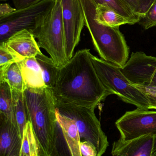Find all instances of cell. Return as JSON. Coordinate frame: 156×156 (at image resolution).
Here are the masks:
<instances>
[{"label":"cell","instance_id":"1","mask_svg":"<svg viewBox=\"0 0 156 156\" xmlns=\"http://www.w3.org/2000/svg\"><path fill=\"white\" fill-rule=\"evenodd\" d=\"M89 49L78 50L59 69L53 89L57 101L95 109L113 94L98 76Z\"/></svg>","mask_w":156,"mask_h":156},{"label":"cell","instance_id":"2","mask_svg":"<svg viewBox=\"0 0 156 156\" xmlns=\"http://www.w3.org/2000/svg\"><path fill=\"white\" fill-rule=\"evenodd\" d=\"M29 121L41 147L42 156H51L56 147L57 99L52 89L24 91Z\"/></svg>","mask_w":156,"mask_h":156},{"label":"cell","instance_id":"3","mask_svg":"<svg viewBox=\"0 0 156 156\" xmlns=\"http://www.w3.org/2000/svg\"><path fill=\"white\" fill-rule=\"evenodd\" d=\"M85 18V26L93 45L103 60L122 68L128 61L129 48L119 27L99 23L95 19L97 4L94 0H80Z\"/></svg>","mask_w":156,"mask_h":156},{"label":"cell","instance_id":"4","mask_svg":"<svg viewBox=\"0 0 156 156\" xmlns=\"http://www.w3.org/2000/svg\"><path fill=\"white\" fill-rule=\"evenodd\" d=\"M31 32L39 47L47 52L58 67L67 63L60 0H55L53 7L42 16Z\"/></svg>","mask_w":156,"mask_h":156},{"label":"cell","instance_id":"5","mask_svg":"<svg viewBox=\"0 0 156 156\" xmlns=\"http://www.w3.org/2000/svg\"><path fill=\"white\" fill-rule=\"evenodd\" d=\"M91 59L98 76L104 87L126 103L137 108L149 110L150 104L145 94L124 75L121 68L92 55Z\"/></svg>","mask_w":156,"mask_h":156},{"label":"cell","instance_id":"6","mask_svg":"<svg viewBox=\"0 0 156 156\" xmlns=\"http://www.w3.org/2000/svg\"><path fill=\"white\" fill-rule=\"evenodd\" d=\"M57 107L61 114L75 121L81 140L90 142L96 147L98 156L103 155L109 146V142L95 115V108L57 101Z\"/></svg>","mask_w":156,"mask_h":156},{"label":"cell","instance_id":"7","mask_svg":"<svg viewBox=\"0 0 156 156\" xmlns=\"http://www.w3.org/2000/svg\"><path fill=\"white\" fill-rule=\"evenodd\" d=\"M55 0H42L26 8L16 9L0 18V43L24 29L32 31L43 15L52 8Z\"/></svg>","mask_w":156,"mask_h":156},{"label":"cell","instance_id":"8","mask_svg":"<svg viewBox=\"0 0 156 156\" xmlns=\"http://www.w3.org/2000/svg\"><path fill=\"white\" fill-rule=\"evenodd\" d=\"M124 140H130L145 135L156 136V111L137 108L126 112L115 122Z\"/></svg>","mask_w":156,"mask_h":156},{"label":"cell","instance_id":"9","mask_svg":"<svg viewBox=\"0 0 156 156\" xmlns=\"http://www.w3.org/2000/svg\"><path fill=\"white\" fill-rule=\"evenodd\" d=\"M67 61L80 41L85 18L80 0H60Z\"/></svg>","mask_w":156,"mask_h":156},{"label":"cell","instance_id":"10","mask_svg":"<svg viewBox=\"0 0 156 156\" xmlns=\"http://www.w3.org/2000/svg\"><path fill=\"white\" fill-rule=\"evenodd\" d=\"M121 69L134 85L156 88V57L143 52L132 53Z\"/></svg>","mask_w":156,"mask_h":156},{"label":"cell","instance_id":"11","mask_svg":"<svg viewBox=\"0 0 156 156\" xmlns=\"http://www.w3.org/2000/svg\"><path fill=\"white\" fill-rule=\"evenodd\" d=\"M154 136L145 135L130 140L120 138L114 142L112 156H152Z\"/></svg>","mask_w":156,"mask_h":156},{"label":"cell","instance_id":"12","mask_svg":"<svg viewBox=\"0 0 156 156\" xmlns=\"http://www.w3.org/2000/svg\"><path fill=\"white\" fill-rule=\"evenodd\" d=\"M4 42L23 59L42 54L34 36L27 29L16 32Z\"/></svg>","mask_w":156,"mask_h":156},{"label":"cell","instance_id":"13","mask_svg":"<svg viewBox=\"0 0 156 156\" xmlns=\"http://www.w3.org/2000/svg\"><path fill=\"white\" fill-rule=\"evenodd\" d=\"M22 137L17 126L0 117V156H19Z\"/></svg>","mask_w":156,"mask_h":156},{"label":"cell","instance_id":"14","mask_svg":"<svg viewBox=\"0 0 156 156\" xmlns=\"http://www.w3.org/2000/svg\"><path fill=\"white\" fill-rule=\"evenodd\" d=\"M56 117L71 156H82L81 151L80 136L75 121L61 114L58 109Z\"/></svg>","mask_w":156,"mask_h":156},{"label":"cell","instance_id":"15","mask_svg":"<svg viewBox=\"0 0 156 156\" xmlns=\"http://www.w3.org/2000/svg\"><path fill=\"white\" fill-rule=\"evenodd\" d=\"M18 63L25 90L44 89L47 87L43 80L41 68L36 58H25Z\"/></svg>","mask_w":156,"mask_h":156},{"label":"cell","instance_id":"16","mask_svg":"<svg viewBox=\"0 0 156 156\" xmlns=\"http://www.w3.org/2000/svg\"><path fill=\"white\" fill-rule=\"evenodd\" d=\"M95 19L99 23L111 27H119L124 24H135L139 21L138 19L125 17L110 6L101 4H97Z\"/></svg>","mask_w":156,"mask_h":156},{"label":"cell","instance_id":"17","mask_svg":"<svg viewBox=\"0 0 156 156\" xmlns=\"http://www.w3.org/2000/svg\"><path fill=\"white\" fill-rule=\"evenodd\" d=\"M4 82L12 90L24 92L25 90L18 62L0 67V82Z\"/></svg>","mask_w":156,"mask_h":156},{"label":"cell","instance_id":"18","mask_svg":"<svg viewBox=\"0 0 156 156\" xmlns=\"http://www.w3.org/2000/svg\"><path fill=\"white\" fill-rule=\"evenodd\" d=\"M19 156H42L39 142L30 121L24 128Z\"/></svg>","mask_w":156,"mask_h":156},{"label":"cell","instance_id":"19","mask_svg":"<svg viewBox=\"0 0 156 156\" xmlns=\"http://www.w3.org/2000/svg\"><path fill=\"white\" fill-rule=\"evenodd\" d=\"M11 91L16 125L22 137L24 128L29 121L24 93V92Z\"/></svg>","mask_w":156,"mask_h":156},{"label":"cell","instance_id":"20","mask_svg":"<svg viewBox=\"0 0 156 156\" xmlns=\"http://www.w3.org/2000/svg\"><path fill=\"white\" fill-rule=\"evenodd\" d=\"M41 68L42 77L46 86L53 90L58 76L59 68L54 63L52 58L42 53L36 57Z\"/></svg>","mask_w":156,"mask_h":156},{"label":"cell","instance_id":"21","mask_svg":"<svg viewBox=\"0 0 156 156\" xmlns=\"http://www.w3.org/2000/svg\"><path fill=\"white\" fill-rule=\"evenodd\" d=\"M0 115L17 126L12 91L9 85L4 82H0Z\"/></svg>","mask_w":156,"mask_h":156},{"label":"cell","instance_id":"22","mask_svg":"<svg viewBox=\"0 0 156 156\" xmlns=\"http://www.w3.org/2000/svg\"><path fill=\"white\" fill-rule=\"evenodd\" d=\"M133 13L141 18L144 17L156 0H122Z\"/></svg>","mask_w":156,"mask_h":156},{"label":"cell","instance_id":"23","mask_svg":"<svg viewBox=\"0 0 156 156\" xmlns=\"http://www.w3.org/2000/svg\"><path fill=\"white\" fill-rule=\"evenodd\" d=\"M97 5H107L125 17L132 19H140L135 15L122 0H94Z\"/></svg>","mask_w":156,"mask_h":156},{"label":"cell","instance_id":"24","mask_svg":"<svg viewBox=\"0 0 156 156\" xmlns=\"http://www.w3.org/2000/svg\"><path fill=\"white\" fill-rule=\"evenodd\" d=\"M23 60V58L6 46L4 42L0 43V67Z\"/></svg>","mask_w":156,"mask_h":156},{"label":"cell","instance_id":"25","mask_svg":"<svg viewBox=\"0 0 156 156\" xmlns=\"http://www.w3.org/2000/svg\"><path fill=\"white\" fill-rule=\"evenodd\" d=\"M138 23L145 30L156 26V1L145 16L140 18Z\"/></svg>","mask_w":156,"mask_h":156},{"label":"cell","instance_id":"26","mask_svg":"<svg viewBox=\"0 0 156 156\" xmlns=\"http://www.w3.org/2000/svg\"><path fill=\"white\" fill-rule=\"evenodd\" d=\"M135 85L147 96L150 104V109L156 110V88Z\"/></svg>","mask_w":156,"mask_h":156},{"label":"cell","instance_id":"27","mask_svg":"<svg viewBox=\"0 0 156 156\" xmlns=\"http://www.w3.org/2000/svg\"><path fill=\"white\" fill-rule=\"evenodd\" d=\"M80 147L82 156H98L96 147L90 142L81 141Z\"/></svg>","mask_w":156,"mask_h":156},{"label":"cell","instance_id":"28","mask_svg":"<svg viewBox=\"0 0 156 156\" xmlns=\"http://www.w3.org/2000/svg\"><path fill=\"white\" fill-rule=\"evenodd\" d=\"M13 3L16 9L26 8L36 4L42 0H12Z\"/></svg>","mask_w":156,"mask_h":156},{"label":"cell","instance_id":"29","mask_svg":"<svg viewBox=\"0 0 156 156\" xmlns=\"http://www.w3.org/2000/svg\"><path fill=\"white\" fill-rule=\"evenodd\" d=\"M16 10L11 7L8 4L1 3L0 5V18L7 16Z\"/></svg>","mask_w":156,"mask_h":156},{"label":"cell","instance_id":"30","mask_svg":"<svg viewBox=\"0 0 156 156\" xmlns=\"http://www.w3.org/2000/svg\"><path fill=\"white\" fill-rule=\"evenodd\" d=\"M152 156H156V136H154V145H153Z\"/></svg>","mask_w":156,"mask_h":156},{"label":"cell","instance_id":"31","mask_svg":"<svg viewBox=\"0 0 156 156\" xmlns=\"http://www.w3.org/2000/svg\"><path fill=\"white\" fill-rule=\"evenodd\" d=\"M0 1H1V2H6L7 0H0Z\"/></svg>","mask_w":156,"mask_h":156},{"label":"cell","instance_id":"32","mask_svg":"<svg viewBox=\"0 0 156 156\" xmlns=\"http://www.w3.org/2000/svg\"><path fill=\"white\" fill-rule=\"evenodd\" d=\"M56 156V155H55V154H52V155H51V156Z\"/></svg>","mask_w":156,"mask_h":156}]
</instances>
